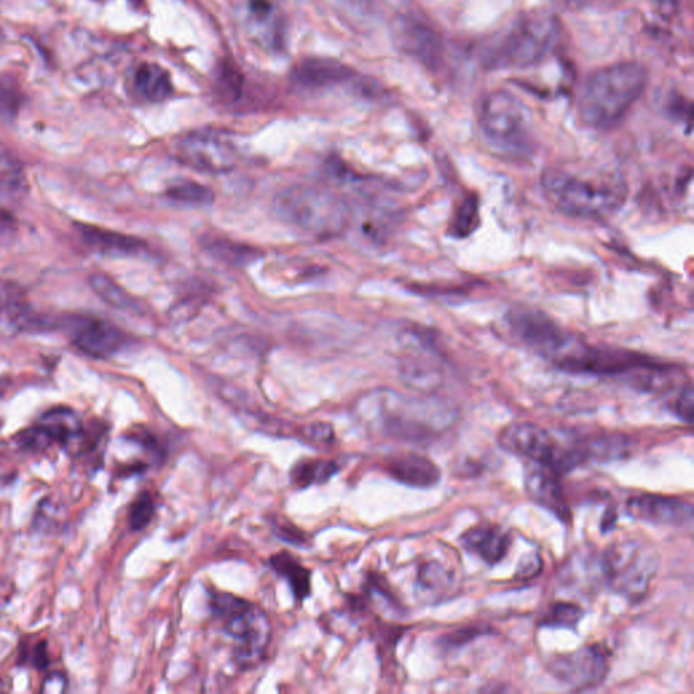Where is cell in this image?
I'll return each instance as SVG.
<instances>
[{
	"label": "cell",
	"instance_id": "obj_1",
	"mask_svg": "<svg viewBox=\"0 0 694 694\" xmlns=\"http://www.w3.org/2000/svg\"><path fill=\"white\" fill-rule=\"evenodd\" d=\"M547 200L577 219L600 220L624 207L628 186L619 174L552 167L541 174Z\"/></svg>",
	"mask_w": 694,
	"mask_h": 694
},
{
	"label": "cell",
	"instance_id": "obj_2",
	"mask_svg": "<svg viewBox=\"0 0 694 694\" xmlns=\"http://www.w3.org/2000/svg\"><path fill=\"white\" fill-rule=\"evenodd\" d=\"M648 85V71L636 61H623L600 68L583 83L578 113L587 127L597 131L615 128Z\"/></svg>",
	"mask_w": 694,
	"mask_h": 694
},
{
	"label": "cell",
	"instance_id": "obj_3",
	"mask_svg": "<svg viewBox=\"0 0 694 694\" xmlns=\"http://www.w3.org/2000/svg\"><path fill=\"white\" fill-rule=\"evenodd\" d=\"M361 417L387 436L403 440H426L451 425L453 413L434 400L404 398L395 392L366 396Z\"/></svg>",
	"mask_w": 694,
	"mask_h": 694
},
{
	"label": "cell",
	"instance_id": "obj_4",
	"mask_svg": "<svg viewBox=\"0 0 694 694\" xmlns=\"http://www.w3.org/2000/svg\"><path fill=\"white\" fill-rule=\"evenodd\" d=\"M282 223L319 239L342 235L352 223V209L337 193L323 186L292 185L273 200Z\"/></svg>",
	"mask_w": 694,
	"mask_h": 694
},
{
	"label": "cell",
	"instance_id": "obj_5",
	"mask_svg": "<svg viewBox=\"0 0 694 694\" xmlns=\"http://www.w3.org/2000/svg\"><path fill=\"white\" fill-rule=\"evenodd\" d=\"M478 127L484 143L507 159H525L535 150L528 106L506 90H495L480 101Z\"/></svg>",
	"mask_w": 694,
	"mask_h": 694
},
{
	"label": "cell",
	"instance_id": "obj_6",
	"mask_svg": "<svg viewBox=\"0 0 694 694\" xmlns=\"http://www.w3.org/2000/svg\"><path fill=\"white\" fill-rule=\"evenodd\" d=\"M209 609L224 634L234 640L235 662L243 669L261 662L272 636L266 613L253 602L220 591L211 593Z\"/></svg>",
	"mask_w": 694,
	"mask_h": 694
},
{
	"label": "cell",
	"instance_id": "obj_7",
	"mask_svg": "<svg viewBox=\"0 0 694 694\" xmlns=\"http://www.w3.org/2000/svg\"><path fill=\"white\" fill-rule=\"evenodd\" d=\"M559 22L547 11L522 15L488 52V68H526L536 66L554 48Z\"/></svg>",
	"mask_w": 694,
	"mask_h": 694
},
{
	"label": "cell",
	"instance_id": "obj_8",
	"mask_svg": "<svg viewBox=\"0 0 694 694\" xmlns=\"http://www.w3.org/2000/svg\"><path fill=\"white\" fill-rule=\"evenodd\" d=\"M602 573L610 589L632 602L642 601L658 573L659 558L650 545L619 541L610 545L602 558Z\"/></svg>",
	"mask_w": 694,
	"mask_h": 694
},
{
	"label": "cell",
	"instance_id": "obj_9",
	"mask_svg": "<svg viewBox=\"0 0 694 694\" xmlns=\"http://www.w3.org/2000/svg\"><path fill=\"white\" fill-rule=\"evenodd\" d=\"M499 444L507 452L526 457L558 475L566 474L586 461L578 441L564 444L554 433L536 423H513L505 427L499 434Z\"/></svg>",
	"mask_w": 694,
	"mask_h": 694
},
{
	"label": "cell",
	"instance_id": "obj_10",
	"mask_svg": "<svg viewBox=\"0 0 694 694\" xmlns=\"http://www.w3.org/2000/svg\"><path fill=\"white\" fill-rule=\"evenodd\" d=\"M174 155L182 165L208 174H223L234 170L240 160V150L230 133L220 129H198L179 137Z\"/></svg>",
	"mask_w": 694,
	"mask_h": 694
},
{
	"label": "cell",
	"instance_id": "obj_11",
	"mask_svg": "<svg viewBox=\"0 0 694 694\" xmlns=\"http://www.w3.org/2000/svg\"><path fill=\"white\" fill-rule=\"evenodd\" d=\"M551 673L574 690L597 688L609 673V651L602 644H591L559 655L551 661Z\"/></svg>",
	"mask_w": 694,
	"mask_h": 694
},
{
	"label": "cell",
	"instance_id": "obj_12",
	"mask_svg": "<svg viewBox=\"0 0 694 694\" xmlns=\"http://www.w3.org/2000/svg\"><path fill=\"white\" fill-rule=\"evenodd\" d=\"M66 330L76 349L90 357L108 358L125 345V335L117 326L95 316H71L66 319Z\"/></svg>",
	"mask_w": 694,
	"mask_h": 694
},
{
	"label": "cell",
	"instance_id": "obj_13",
	"mask_svg": "<svg viewBox=\"0 0 694 694\" xmlns=\"http://www.w3.org/2000/svg\"><path fill=\"white\" fill-rule=\"evenodd\" d=\"M628 513L651 524L682 526L693 520V506L678 498L642 494L629 499Z\"/></svg>",
	"mask_w": 694,
	"mask_h": 694
},
{
	"label": "cell",
	"instance_id": "obj_14",
	"mask_svg": "<svg viewBox=\"0 0 694 694\" xmlns=\"http://www.w3.org/2000/svg\"><path fill=\"white\" fill-rule=\"evenodd\" d=\"M525 487L532 501L554 513L560 520H570V507L564 498L559 475L552 469L533 463L526 471Z\"/></svg>",
	"mask_w": 694,
	"mask_h": 694
},
{
	"label": "cell",
	"instance_id": "obj_15",
	"mask_svg": "<svg viewBox=\"0 0 694 694\" xmlns=\"http://www.w3.org/2000/svg\"><path fill=\"white\" fill-rule=\"evenodd\" d=\"M388 474L407 486L429 488L440 482L441 472L427 457L415 453H402L391 457L385 464Z\"/></svg>",
	"mask_w": 694,
	"mask_h": 694
},
{
	"label": "cell",
	"instance_id": "obj_16",
	"mask_svg": "<svg viewBox=\"0 0 694 694\" xmlns=\"http://www.w3.org/2000/svg\"><path fill=\"white\" fill-rule=\"evenodd\" d=\"M461 543L472 554L478 555L487 564H498L505 558L510 547V536L497 525H480L469 529Z\"/></svg>",
	"mask_w": 694,
	"mask_h": 694
},
{
	"label": "cell",
	"instance_id": "obj_17",
	"mask_svg": "<svg viewBox=\"0 0 694 694\" xmlns=\"http://www.w3.org/2000/svg\"><path fill=\"white\" fill-rule=\"evenodd\" d=\"M76 228H78L83 242L101 254L140 255L147 251V244L135 236L89 226V224H76Z\"/></svg>",
	"mask_w": 694,
	"mask_h": 694
},
{
	"label": "cell",
	"instance_id": "obj_18",
	"mask_svg": "<svg viewBox=\"0 0 694 694\" xmlns=\"http://www.w3.org/2000/svg\"><path fill=\"white\" fill-rule=\"evenodd\" d=\"M399 43L404 51L433 66L440 56V41L433 30L414 18H403L398 26Z\"/></svg>",
	"mask_w": 694,
	"mask_h": 694
},
{
	"label": "cell",
	"instance_id": "obj_19",
	"mask_svg": "<svg viewBox=\"0 0 694 694\" xmlns=\"http://www.w3.org/2000/svg\"><path fill=\"white\" fill-rule=\"evenodd\" d=\"M45 433L51 438L53 445H59L63 451H70L72 445L85 430L80 415L70 407H53L45 411L37 421Z\"/></svg>",
	"mask_w": 694,
	"mask_h": 694
},
{
	"label": "cell",
	"instance_id": "obj_20",
	"mask_svg": "<svg viewBox=\"0 0 694 694\" xmlns=\"http://www.w3.org/2000/svg\"><path fill=\"white\" fill-rule=\"evenodd\" d=\"M132 87L136 97L147 102H163L173 94L169 72L155 63L137 66L132 75Z\"/></svg>",
	"mask_w": 694,
	"mask_h": 694
},
{
	"label": "cell",
	"instance_id": "obj_21",
	"mask_svg": "<svg viewBox=\"0 0 694 694\" xmlns=\"http://www.w3.org/2000/svg\"><path fill=\"white\" fill-rule=\"evenodd\" d=\"M350 71L331 60L312 59L297 67L295 78L305 87L333 85L349 78Z\"/></svg>",
	"mask_w": 694,
	"mask_h": 694
},
{
	"label": "cell",
	"instance_id": "obj_22",
	"mask_svg": "<svg viewBox=\"0 0 694 694\" xmlns=\"http://www.w3.org/2000/svg\"><path fill=\"white\" fill-rule=\"evenodd\" d=\"M270 567L282 578L287 579L297 601L307 600L311 594V573L289 552H281L270 558Z\"/></svg>",
	"mask_w": 694,
	"mask_h": 694
},
{
	"label": "cell",
	"instance_id": "obj_23",
	"mask_svg": "<svg viewBox=\"0 0 694 694\" xmlns=\"http://www.w3.org/2000/svg\"><path fill=\"white\" fill-rule=\"evenodd\" d=\"M247 21L257 40L266 47H276L278 40L276 10L269 0H250L247 5Z\"/></svg>",
	"mask_w": 694,
	"mask_h": 694
},
{
	"label": "cell",
	"instance_id": "obj_24",
	"mask_svg": "<svg viewBox=\"0 0 694 694\" xmlns=\"http://www.w3.org/2000/svg\"><path fill=\"white\" fill-rule=\"evenodd\" d=\"M90 287L95 295L101 297L110 307L129 314H143V305L135 297L129 295L124 288L106 274L95 273L90 277Z\"/></svg>",
	"mask_w": 694,
	"mask_h": 694
},
{
	"label": "cell",
	"instance_id": "obj_25",
	"mask_svg": "<svg viewBox=\"0 0 694 694\" xmlns=\"http://www.w3.org/2000/svg\"><path fill=\"white\" fill-rule=\"evenodd\" d=\"M339 471L337 463L331 460H303L291 471L292 483L299 488L327 482Z\"/></svg>",
	"mask_w": 694,
	"mask_h": 694
},
{
	"label": "cell",
	"instance_id": "obj_26",
	"mask_svg": "<svg viewBox=\"0 0 694 694\" xmlns=\"http://www.w3.org/2000/svg\"><path fill=\"white\" fill-rule=\"evenodd\" d=\"M26 192L24 167L13 155L0 148V193L18 197Z\"/></svg>",
	"mask_w": 694,
	"mask_h": 694
},
{
	"label": "cell",
	"instance_id": "obj_27",
	"mask_svg": "<svg viewBox=\"0 0 694 694\" xmlns=\"http://www.w3.org/2000/svg\"><path fill=\"white\" fill-rule=\"evenodd\" d=\"M25 101L21 86L9 76H0V120L14 121L24 108Z\"/></svg>",
	"mask_w": 694,
	"mask_h": 694
},
{
	"label": "cell",
	"instance_id": "obj_28",
	"mask_svg": "<svg viewBox=\"0 0 694 694\" xmlns=\"http://www.w3.org/2000/svg\"><path fill=\"white\" fill-rule=\"evenodd\" d=\"M582 617L583 610L579 606L568 604V602H556L549 606L547 613L541 619V624L544 627L574 629Z\"/></svg>",
	"mask_w": 694,
	"mask_h": 694
},
{
	"label": "cell",
	"instance_id": "obj_29",
	"mask_svg": "<svg viewBox=\"0 0 694 694\" xmlns=\"http://www.w3.org/2000/svg\"><path fill=\"white\" fill-rule=\"evenodd\" d=\"M155 501L150 491H141L129 506L128 522L132 532H141L155 516Z\"/></svg>",
	"mask_w": 694,
	"mask_h": 694
},
{
	"label": "cell",
	"instance_id": "obj_30",
	"mask_svg": "<svg viewBox=\"0 0 694 694\" xmlns=\"http://www.w3.org/2000/svg\"><path fill=\"white\" fill-rule=\"evenodd\" d=\"M167 196L171 200L192 205H208L215 200V194L211 189L196 182L177 183V185L167 189Z\"/></svg>",
	"mask_w": 694,
	"mask_h": 694
},
{
	"label": "cell",
	"instance_id": "obj_31",
	"mask_svg": "<svg viewBox=\"0 0 694 694\" xmlns=\"http://www.w3.org/2000/svg\"><path fill=\"white\" fill-rule=\"evenodd\" d=\"M13 441L19 451L30 453V455H40L53 446L51 438L37 422L15 434Z\"/></svg>",
	"mask_w": 694,
	"mask_h": 694
},
{
	"label": "cell",
	"instance_id": "obj_32",
	"mask_svg": "<svg viewBox=\"0 0 694 694\" xmlns=\"http://www.w3.org/2000/svg\"><path fill=\"white\" fill-rule=\"evenodd\" d=\"M51 663L48 640L41 639L34 644L21 642L18 652V666H30L37 671H47Z\"/></svg>",
	"mask_w": 694,
	"mask_h": 694
},
{
	"label": "cell",
	"instance_id": "obj_33",
	"mask_svg": "<svg viewBox=\"0 0 694 694\" xmlns=\"http://www.w3.org/2000/svg\"><path fill=\"white\" fill-rule=\"evenodd\" d=\"M208 247L211 253L215 254V257L232 263H247L253 261L255 255H257L251 247L230 242V240L226 239H211Z\"/></svg>",
	"mask_w": 694,
	"mask_h": 694
},
{
	"label": "cell",
	"instance_id": "obj_34",
	"mask_svg": "<svg viewBox=\"0 0 694 694\" xmlns=\"http://www.w3.org/2000/svg\"><path fill=\"white\" fill-rule=\"evenodd\" d=\"M418 582L423 590L437 593L448 585L449 574L438 563L425 564L419 571Z\"/></svg>",
	"mask_w": 694,
	"mask_h": 694
},
{
	"label": "cell",
	"instance_id": "obj_35",
	"mask_svg": "<svg viewBox=\"0 0 694 694\" xmlns=\"http://www.w3.org/2000/svg\"><path fill=\"white\" fill-rule=\"evenodd\" d=\"M476 212H478V204L475 200H468L457 213L455 221V232L457 235H468L476 226Z\"/></svg>",
	"mask_w": 694,
	"mask_h": 694
},
{
	"label": "cell",
	"instance_id": "obj_36",
	"mask_svg": "<svg viewBox=\"0 0 694 694\" xmlns=\"http://www.w3.org/2000/svg\"><path fill=\"white\" fill-rule=\"evenodd\" d=\"M128 441L135 442V444L141 446V448L146 449L148 453L159 457L163 455L162 448H160L158 438L154 436L147 429H136L133 432L125 436Z\"/></svg>",
	"mask_w": 694,
	"mask_h": 694
},
{
	"label": "cell",
	"instance_id": "obj_37",
	"mask_svg": "<svg viewBox=\"0 0 694 694\" xmlns=\"http://www.w3.org/2000/svg\"><path fill=\"white\" fill-rule=\"evenodd\" d=\"M693 407H694V391L693 385H685L684 390L678 395L676 400V413L678 417L684 419L686 423L692 425L693 422Z\"/></svg>",
	"mask_w": 694,
	"mask_h": 694
},
{
	"label": "cell",
	"instance_id": "obj_38",
	"mask_svg": "<svg viewBox=\"0 0 694 694\" xmlns=\"http://www.w3.org/2000/svg\"><path fill=\"white\" fill-rule=\"evenodd\" d=\"M67 690L68 678L66 674L60 673V671L49 673L44 678L43 685H41V693H66Z\"/></svg>",
	"mask_w": 694,
	"mask_h": 694
},
{
	"label": "cell",
	"instance_id": "obj_39",
	"mask_svg": "<svg viewBox=\"0 0 694 694\" xmlns=\"http://www.w3.org/2000/svg\"><path fill=\"white\" fill-rule=\"evenodd\" d=\"M308 438L312 441L329 442L333 440V427L326 423H318L308 427Z\"/></svg>",
	"mask_w": 694,
	"mask_h": 694
},
{
	"label": "cell",
	"instance_id": "obj_40",
	"mask_svg": "<svg viewBox=\"0 0 694 694\" xmlns=\"http://www.w3.org/2000/svg\"><path fill=\"white\" fill-rule=\"evenodd\" d=\"M277 535L281 537L282 540L291 541L292 544H303L305 543V536L300 530H297L295 526L292 525H277Z\"/></svg>",
	"mask_w": 694,
	"mask_h": 694
},
{
	"label": "cell",
	"instance_id": "obj_41",
	"mask_svg": "<svg viewBox=\"0 0 694 694\" xmlns=\"http://www.w3.org/2000/svg\"><path fill=\"white\" fill-rule=\"evenodd\" d=\"M3 38H5V33H3V30L0 29V44L3 43Z\"/></svg>",
	"mask_w": 694,
	"mask_h": 694
},
{
	"label": "cell",
	"instance_id": "obj_42",
	"mask_svg": "<svg viewBox=\"0 0 694 694\" xmlns=\"http://www.w3.org/2000/svg\"><path fill=\"white\" fill-rule=\"evenodd\" d=\"M5 690V684H3L2 678H0V692H3Z\"/></svg>",
	"mask_w": 694,
	"mask_h": 694
}]
</instances>
